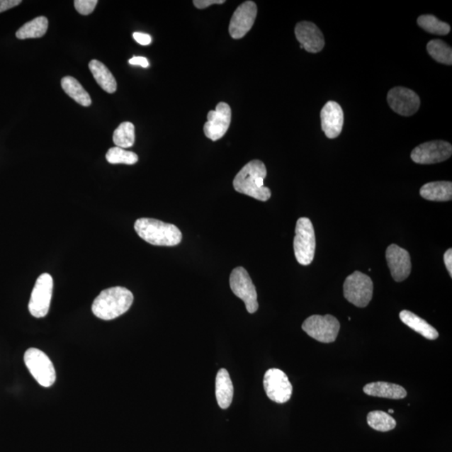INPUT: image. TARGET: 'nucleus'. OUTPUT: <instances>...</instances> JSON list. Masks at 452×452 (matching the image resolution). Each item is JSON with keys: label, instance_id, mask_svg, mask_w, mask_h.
Returning a JSON list of instances; mask_svg holds the SVG:
<instances>
[{"label": "nucleus", "instance_id": "nucleus-1", "mask_svg": "<svg viewBox=\"0 0 452 452\" xmlns=\"http://www.w3.org/2000/svg\"><path fill=\"white\" fill-rule=\"evenodd\" d=\"M266 174L265 164L260 160H252L244 165L235 176L233 181L235 190L254 199L267 201L271 192L269 188L264 186Z\"/></svg>", "mask_w": 452, "mask_h": 452}, {"label": "nucleus", "instance_id": "nucleus-2", "mask_svg": "<svg viewBox=\"0 0 452 452\" xmlns=\"http://www.w3.org/2000/svg\"><path fill=\"white\" fill-rule=\"evenodd\" d=\"M133 295L128 289L114 287L103 290L92 303L91 310L100 320H115L127 312L133 303Z\"/></svg>", "mask_w": 452, "mask_h": 452}, {"label": "nucleus", "instance_id": "nucleus-3", "mask_svg": "<svg viewBox=\"0 0 452 452\" xmlns=\"http://www.w3.org/2000/svg\"><path fill=\"white\" fill-rule=\"evenodd\" d=\"M135 229L144 241L154 246L174 247L182 241V233L176 225L158 220L138 219Z\"/></svg>", "mask_w": 452, "mask_h": 452}, {"label": "nucleus", "instance_id": "nucleus-4", "mask_svg": "<svg viewBox=\"0 0 452 452\" xmlns=\"http://www.w3.org/2000/svg\"><path fill=\"white\" fill-rule=\"evenodd\" d=\"M295 232H296L293 242L295 256L299 264L310 265L315 258L316 250L315 232L312 221L305 217L298 219Z\"/></svg>", "mask_w": 452, "mask_h": 452}, {"label": "nucleus", "instance_id": "nucleus-5", "mask_svg": "<svg viewBox=\"0 0 452 452\" xmlns=\"http://www.w3.org/2000/svg\"><path fill=\"white\" fill-rule=\"evenodd\" d=\"M26 366L35 380L45 388L52 386L57 380V373L52 361L41 350L30 348L25 354Z\"/></svg>", "mask_w": 452, "mask_h": 452}, {"label": "nucleus", "instance_id": "nucleus-6", "mask_svg": "<svg viewBox=\"0 0 452 452\" xmlns=\"http://www.w3.org/2000/svg\"><path fill=\"white\" fill-rule=\"evenodd\" d=\"M373 283L370 276L354 271L346 278L344 295L350 303L358 307H366L373 298Z\"/></svg>", "mask_w": 452, "mask_h": 452}, {"label": "nucleus", "instance_id": "nucleus-7", "mask_svg": "<svg viewBox=\"0 0 452 452\" xmlns=\"http://www.w3.org/2000/svg\"><path fill=\"white\" fill-rule=\"evenodd\" d=\"M308 336L324 344L334 343L338 337L340 324L332 315H313L307 318L302 326Z\"/></svg>", "mask_w": 452, "mask_h": 452}, {"label": "nucleus", "instance_id": "nucleus-8", "mask_svg": "<svg viewBox=\"0 0 452 452\" xmlns=\"http://www.w3.org/2000/svg\"><path fill=\"white\" fill-rule=\"evenodd\" d=\"M230 285L235 296L246 304L248 312H256L259 307L256 290L247 271L242 266L235 269L230 274Z\"/></svg>", "mask_w": 452, "mask_h": 452}, {"label": "nucleus", "instance_id": "nucleus-9", "mask_svg": "<svg viewBox=\"0 0 452 452\" xmlns=\"http://www.w3.org/2000/svg\"><path fill=\"white\" fill-rule=\"evenodd\" d=\"M53 290V278L48 273L37 278L29 303L30 315L37 318L44 317L49 312Z\"/></svg>", "mask_w": 452, "mask_h": 452}, {"label": "nucleus", "instance_id": "nucleus-10", "mask_svg": "<svg viewBox=\"0 0 452 452\" xmlns=\"http://www.w3.org/2000/svg\"><path fill=\"white\" fill-rule=\"evenodd\" d=\"M264 389L267 397L276 403L283 404L292 397L293 385L288 377L278 368H271L265 373Z\"/></svg>", "mask_w": 452, "mask_h": 452}, {"label": "nucleus", "instance_id": "nucleus-11", "mask_svg": "<svg viewBox=\"0 0 452 452\" xmlns=\"http://www.w3.org/2000/svg\"><path fill=\"white\" fill-rule=\"evenodd\" d=\"M452 154V146L442 140L424 142L414 149L412 159L419 164H433L444 162Z\"/></svg>", "mask_w": 452, "mask_h": 452}, {"label": "nucleus", "instance_id": "nucleus-12", "mask_svg": "<svg viewBox=\"0 0 452 452\" xmlns=\"http://www.w3.org/2000/svg\"><path fill=\"white\" fill-rule=\"evenodd\" d=\"M387 101L395 113L405 117L417 113L421 106V99L416 92L403 86L392 89L387 96Z\"/></svg>", "mask_w": 452, "mask_h": 452}, {"label": "nucleus", "instance_id": "nucleus-13", "mask_svg": "<svg viewBox=\"0 0 452 452\" xmlns=\"http://www.w3.org/2000/svg\"><path fill=\"white\" fill-rule=\"evenodd\" d=\"M208 121L204 126V132L212 141H217L222 138L232 122V108L225 103H220L215 111L208 113Z\"/></svg>", "mask_w": 452, "mask_h": 452}, {"label": "nucleus", "instance_id": "nucleus-14", "mask_svg": "<svg viewBox=\"0 0 452 452\" xmlns=\"http://www.w3.org/2000/svg\"><path fill=\"white\" fill-rule=\"evenodd\" d=\"M257 15V6L253 1L241 4L230 20L229 32L233 39L243 38L251 30Z\"/></svg>", "mask_w": 452, "mask_h": 452}, {"label": "nucleus", "instance_id": "nucleus-15", "mask_svg": "<svg viewBox=\"0 0 452 452\" xmlns=\"http://www.w3.org/2000/svg\"><path fill=\"white\" fill-rule=\"evenodd\" d=\"M386 260L388 263L392 278L395 281H403L408 278L412 271V261L409 254L405 249L392 244L387 248Z\"/></svg>", "mask_w": 452, "mask_h": 452}, {"label": "nucleus", "instance_id": "nucleus-16", "mask_svg": "<svg viewBox=\"0 0 452 452\" xmlns=\"http://www.w3.org/2000/svg\"><path fill=\"white\" fill-rule=\"evenodd\" d=\"M295 35L299 43L307 52L317 53L324 49L325 40L320 28L312 22L303 21L295 27Z\"/></svg>", "mask_w": 452, "mask_h": 452}, {"label": "nucleus", "instance_id": "nucleus-17", "mask_svg": "<svg viewBox=\"0 0 452 452\" xmlns=\"http://www.w3.org/2000/svg\"><path fill=\"white\" fill-rule=\"evenodd\" d=\"M322 131L327 137L333 140L340 135L344 127V111L336 101H329L321 111Z\"/></svg>", "mask_w": 452, "mask_h": 452}, {"label": "nucleus", "instance_id": "nucleus-18", "mask_svg": "<svg viewBox=\"0 0 452 452\" xmlns=\"http://www.w3.org/2000/svg\"><path fill=\"white\" fill-rule=\"evenodd\" d=\"M363 392L368 395L391 400L404 399L407 395L402 386L387 382L371 383L363 387Z\"/></svg>", "mask_w": 452, "mask_h": 452}, {"label": "nucleus", "instance_id": "nucleus-19", "mask_svg": "<svg viewBox=\"0 0 452 452\" xmlns=\"http://www.w3.org/2000/svg\"><path fill=\"white\" fill-rule=\"evenodd\" d=\"M215 395L219 407L225 409L232 403L234 387L227 371L221 368L215 380Z\"/></svg>", "mask_w": 452, "mask_h": 452}, {"label": "nucleus", "instance_id": "nucleus-20", "mask_svg": "<svg viewBox=\"0 0 452 452\" xmlns=\"http://www.w3.org/2000/svg\"><path fill=\"white\" fill-rule=\"evenodd\" d=\"M400 318L405 325L422 335L424 338L429 340H436L439 337V334L434 327L412 312L407 310L401 312Z\"/></svg>", "mask_w": 452, "mask_h": 452}, {"label": "nucleus", "instance_id": "nucleus-21", "mask_svg": "<svg viewBox=\"0 0 452 452\" xmlns=\"http://www.w3.org/2000/svg\"><path fill=\"white\" fill-rule=\"evenodd\" d=\"M424 199L431 201H450L452 198V183L438 181L426 183L419 191Z\"/></svg>", "mask_w": 452, "mask_h": 452}, {"label": "nucleus", "instance_id": "nucleus-22", "mask_svg": "<svg viewBox=\"0 0 452 452\" xmlns=\"http://www.w3.org/2000/svg\"><path fill=\"white\" fill-rule=\"evenodd\" d=\"M89 69L96 81L105 91L112 94L117 91L116 79L103 63L98 60H92L89 63Z\"/></svg>", "mask_w": 452, "mask_h": 452}, {"label": "nucleus", "instance_id": "nucleus-23", "mask_svg": "<svg viewBox=\"0 0 452 452\" xmlns=\"http://www.w3.org/2000/svg\"><path fill=\"white\" fill-rule=\"evenodd\" d=\"M62 87L66 94L77 103L84 107L91 104V96L81 86V83L72 77H64L62 80Z\"/></svg>", "mask_w": 452, "mask_h": 452}, {"label": "nucleus", "instance_id": "nucleus-24", "mask_svg": "<svg viewBox=\"0 0 452 452\" xmlns=\"http://www.w3.org/2000/svg\"><path fill=\"white\" fill-rule=\"evenodd\" d=\"M47 18L40 16L35 18L23 26L16 32V37L20 40L40 38L45 35L48 29Z\"/></svg>", "mask_w": 452, "mask_h": 452}, {"label": "nucleus", "instance_id": "nucleus-25", "mask_svg": "<svg viewBox=\"0 0 452 452\" xmlns=\"http://www.w3.org/2000/svg\"><path fill=\"white\" fill-rule=\"evenodd\" d=\"M135 128L132 123L125 122L120 124L114 131L113 142L121 149H128L135 145Z\"/></svg>", "mask_w": 452, "mask_h": 452}, {"label": "nucleus", "instance_id": "nucleus-26", "mask_svg": "<svg viewBox=\"0 0 452 452\" xmlns=\"http://www.w3.org/2000/svg\"><path fill=\"white\" fill-rule=\"evenodd\" d=\"M367 422L368 425L373 430L381 432L394 430L396 426L395 419L390 416V414L380 412V410L368 413Z\"/></svg>", "mask_w": 452, "mask_h": 452}, {"label": "nucleus", "instance_id": "nucleus-27", "mask_svg": "<svg viewBox=\"0 0 452 452\" xmlns=\"http://www.w3.org/2000/svg\"><path fill=\"white\" fill-rule=\"evenodd\" d=\"M427 52L436 62L448 64H452V50L448 45L441 40H432L427 44Z\"/></svg>", "mask_w": 452, "mask_h": 452}, {"label": "nucleus", "instance_id": "nucleus-28", "mask_svg": "<svg viewBox=\"0 0 452 452\" xmlns=\"http://www.w3.org/2000/svg\"><path fill=\"white\" fill-rule=\"evenodd\" d=\"M417 23L419 27L429 33L446 35L449 34L451 31V27L447 23L438 20L434 16H421L417 18Z\"/></svg>", "mask_w": 452, "mask_h": 452}, {"label": "nucleus", "instance_id": "nucleus-29", "mask_svg": "<svg viewBox=\"0 0 452 452\" xmlns=\"http://www.w3.org/2000/svg\"><path fill=\"white\" fill-rule=\"evenodd\" d=\"M106 159H107L108 163L112 164L132 165L137 162L138 156L133 152L114 147L108 151L107 154H106Z\"/></svg>", "mask_w": 452, "mask_h": 452}, {"label": "nucleus", "instance_id": "nucleus-30", "mask_svg": "<svg viewBox=\"0 0 452 452\" xmlns=\"http://www.w3.org/2000/svg\"><path fill=\"white\" fill-rule=\"evenodd\" d=\"M98 3V1H96V0H76L74 2V6H75L77 11L81 15L89 16L94 11Z\"/></svg>", "mask_w": 452, "mask_h": 452}, {"label": "nucleus", "instance_id": "nucleus-31", "mask_svg": "<svg viewBox=\"0 0 452 452\" xmlns=\"http://www.w3.org/2000/svg\"><path fill=\"white\" fill-rule=\"evenodd\" d=\"M225 3V0H195L193 1V6L200 9L208 8L213 4H223Z\"/></svg>", "mask_w": 452, "mask_h": 452}, {"label": "nucleus", "instance_id": "nucleus-32", "mask_svg": "<svg viewBox=\"0 0 452 452\" xmlns=\"http://www.w3.org/2000/svg\"><path fill=\"white\" fill-rule=\"evenodd\" d=\"M133 39H135L138 44L142 45H149L152 43V37L149 35L145 33H140V32H135L132 35Z\"/></svg>", "mask_w": 452, "mask_h": 452}, {"label": "nucleus", "instance_id": "nucleus-33", "mask_svg": "<svg viewBox=\"0 0 452 452\" xmlns=\"http://www.w3.org/2000/svg\"><path fill=\"white\" fill-rule=\"evenodd\" d=\"M22 3L21 0H0V13L15 8Z\"/></svg>", "mask_w": 452, "mask_h": 452}, {"label": "nucleus", "instance_id": "nucleus-34", "mask_svg": "<svg viewBox=\"0 0 452 452\" xmlns=\"http://www.w3.org/2000/svg\"><path fill=\"white\" fill-rule=\"evenodd\" d=\"M129 63L131 64H137V66H140L144 68L149 67V61H147L145 57H135L129 60Z\"/></svg>", "mask_w": 452, "mask_h": 452}, {"label": "nucleus", "instance_id": "nucleus-35", "mask_svg": "<svg viewBox=\"0 0 452 452\" xmlns=\"http://www.w3.org/2000/svg\"><path fill=\"white\" fill-rule=\"evenodd\" d=\"M444 262L447 271H449V274L452 276V250L449 249L444 254Z\"/></svg>", "mask_w": 452, "mask_h": 452}, {"label": "nucleus", "instance_id": "nucleus-36", "mask_svg": "<svg viewBox=\"0 0 452 452\" xmlns=\"http://www.w3.org/2000/svg\"><path fill=\"white\" fill-rule=\"evenodd\" d=\"M389 413L390 414H393L394 413V410L393 409H389Z\"/></svg>", "mask_w": 452, "mask_h": 452}]
</instances>
